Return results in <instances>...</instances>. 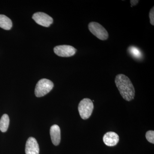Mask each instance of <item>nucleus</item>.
I'll return each instance as SVG.
<instances>
[{"mask_svg": "<svg viewBox=\"0 0 154 154\" xmlns=\"http://www.w3.org/2000/svg\"><path fill=\"white\" fill-rule=\"evenodd\" d=\"M115 82L120 95L125 100L129 102L134 99V87L128 77L122 74L117 75Z\"/></svg>", "mask_w": 154, "mask_h": 154, "instance_id": "nucleus-1", "label": "nucleus"}, {"mask_svg": "<svg viewBox=\"0 0 154 154\" xmlns=\"http://www.w3.org/2000/svg\"><path fill=\"white\" fill-rule=\"evenodd\" d=\"M94 105L92 101L88 98L82 99L78 107L80 116L83 119H88L93 113Z\"/></svg>", "mask_w": 154, "mask_h": 154, "instance_id": "nucleus-2", "label": "nucleus"}, {"mask_svg": "<svg viewBox=\"0 0 154 154\" xmlns=\"http://www.w3.org/2000/svg\"><path fill=\"white\" fill-rule=\"evenodd\" d=\"M54 87L53 83L50 80L43 79L39 80L36 84L35 94L36 97H41L49 93Z\"/></svg>", "mask_w": 154, "mask_h": 154, "instance_id": "nucleus-3", "label": "nucleus"}, {"mask_svg": "<svg viewBox=\"0 0 154 154\" xmlns=\"http://www.w3.org/2000/svg\"><path fill=\"white\" fill-rule=\"evenodd\" d=\"M88 28L93 35L100 40H106L109 37L107 30L98 22H90L88 25Z\"/></svg>", "mask_w": 154, "mask_h": 154, "instance_id": "nucleus-4", "label": "nucleus"}, {"mask_svg": "<svg viewBox=\"0 0 154 154\" xmlns=\"http://www.w3.org/2000/svg\"><path fill=\"white\" fill-rule=\"evenodd\" d=\"M54 51L56 54L61 57H70L75 54L77 50L69 45H60L55 46Z\"/></svg>", "mask_w": 154, "mask_h": 154, "instance_id": "nucleus-5", "label": "nucleus"}, {"mask_svg": "<svg viewBox=\"0 0 154 154\" xmlns=\"http://www.w3.org/2000/svg\"><path fill=\"white\" fill-rule=\"evenodd\" d=\"M32 18L36 23L43 27H49L53 22L52 17L42 12L35 13L33 14Z\"/></svg>", "mask_w": 154, "mask_h": 154, "instance_id": "nucleus-6", "label": "nucleus"}, {"mask_svg": "<svg viewBox=\"0 0 154 154\" xmlns=\"http://www.w3.org/2000/svg\"><path fill=\"white\" fill-rule=\"evenodd\" d=\"M25 150L26 154H39V146L35 138L30 137L28 139Z\"/></svg>", "mask_w": 154, "mask_h": 154, "instance_id": "nucleus-7", "label": "nucleus"}, {"mask_svg": "<svg viewBox=\"0 0 154 154\" xmlns=\"http://www.w3.org/2000/svg\"><path fill=\"white\" fill-rule=\"evenodd\" d=\"M103 140L106 145L108 146H113L118 143L119 136L115 132L110 131L104 135Z\"/></svg>", "mask_w": 154, "mask_h": 154, "instance_id": "nucleus-8", "label": "nucleus"}, {"mask_svg": "<svg viewBox=\"0 0 154 154\" xmlns=\"http://www.w3.org/2000/svg\"><path fill=\"white\" fill-rule=\"evenodd\" d=\"M50 134L52 143L55 146L58 145L61 140L60 129L59 126L57 125H53L51 127Z\"/></svg>", "mask_w": 154, "mask_h": 154, "instance_id": "nucleus-9", "label": "nucleus"}, {"mask_svg": "<svg viewBox=\"0 0 154 154\" xmlns=\"http://www.w3.org/2000/svg\"><path fill=\"white\" fill-rule=\"evenodd\" d=\"M12 21L8 17L4 15H0V27L6 30H9L12 28Z\"/></svg>", "mask_w": 154, "mask_h": 154, "instance_id": "nucleus-10", "label": "nucleus"}, {"mask_svg": "<svg viewBox=\"0 0 154 154\" xmlns=\"http://www.w3.org/2000/svg\"><path fill=\"white\" fill-rule=\"evenodd\" d=\"M10 119L8 115L4 114L0 119V130L2 132H5L8 128Z\"/></svg>", "mask_w": 154, "mask_h": 154, "instance_id": "nucleus-11", "label": "nucleus"}, {"mask_svg": "<svg viewBox=\"0 0 154 154\" xmlns=\"http://www.w3.org/2000/svg\"><path fill=\"white\" fill-rule=\"evenodd\" d=\"M146 137L147 140L150 143H154V131H149L146 134Z\"/></svg>", "mask_w": 154, "mask_h": 154, "instance_id": "nucleus-12", "label": "nucleus"}, {"mask_svg": "<svg viewBox=\"0 0 154 154\" xmlns=\"http://www.w3.org/2000/svg\"><path fill=\"white\" fill-rule=\"evenodd\" d=\"M150 23L152 25H154V7H153L149 13Z\"/></svg>", "mask_w": 154, "mask_h": 154, "instance_id": "nucleus-13", "label": "nucleus"}, {"mask_svg": "<svg viewBox=\"0 0 154 154\" xmlns=\"http://www.w3.org/2000/svg\"><path fill=\"white\" fill-rule=\"evenodd\" d=\"M131 52L132 53V54H133L136 57H139L140 54L139 52V51L138 50V49L135 48H131Z\"/></svg>", "mask_w": 154, "mask_h": 154, "instance_id": "nucleus-14", "label": "nucleus"}, {"mask_svg": "<svg viewBox=\"0 0 154 154\" xmlns=\"http://www.w3.org/2000/svg\"><path fill=\"white\" fill-rule=\"evenodd\" d=\"M131 7H132L133 6H135L136 5H137L139 1H131Z\"/></svg>", "mask_w": 154, "mask_h": 154, "instance_id": "nucleus-15", "label": "nucleus"}]
</instances>
